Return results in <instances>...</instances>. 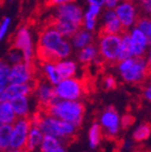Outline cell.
Returning a JSON list of instances; mask_svg holds the SVG:
<instances>
[{
    "mask_svg": "<svg viewBox=\"0 0 151 152\" xmlns=\"http://www.w3.org/2000/svg\"><path fill=\"white\" fill-rule=\"evenodd\" d=\"M69 39L65 38L52 26L48 25L39 34L36 55L41 61H57L69 58L73 53Z\"/></svg>",
    "mask_w": 151,
    "mask_h": 152,
    "instance_id": "obj_1",
    "label": "cell"
},
{
    "mask_svg": "<svg viewBox=\"0 0 151 152\" xmlns=\"http://www.w3.org/2000/svg\"><path fill=\"white\" fill-rule=\"evenodd\" d=\"M83 9L76 2H69L55 7L52 25L62 36L69 39L78 29L82 27Z\"/></svg>",
    "mask_w": 151,
    "mask_h": 152,
    "instance_id": "obj_2",
    "label": "cell"
},
{
    "mask_svg": "<svg viewBox=\"0 0 151 152\" xmlns=\"http://www.w3.org/2000/svg\"><path fill=\"white\" fill-rule=\"evenodd\" d=\"M30 119L32 122L35 123L44 135L56 137L61 139L63 142L64 140H70L71 138L75 137L79 129L71 123L59 120L57 118L45 113L42 110L34 114L32 117H30Z\"/></svg>",
    "mask_w": 151,
    "mask_h": 152,
    "instance_id": "obj_3",
    "label": "cell"
},
{
    "mask_svg": "<svg viewBox=\"0 0 151 152\" xmlns=\"http://www.w3.org/2000/svg\"><path fill=\"white\" fill-rule=\"evenodd\" d=\"M42 111L79 127L83 122L85 108L81 100H64L55 98L48 107L42 109Z\"/></svg>",
    "mask_w": 151,
    "mask_h": 152,
    "instance_id": "obj_4",
    "label": "cell"
},
{
    "mask_svg": "<svg viewBox=\"0 0 151 152\" xmlns=\"http://www.w3.org/2000/svg\"><path fill=\"white\" fill-rule=\"evenodd\" d=\"M117 69L121 79L128 84L138 85L147 81L150 70V63L146 56L130 57L117 61Z\"/></svg>",
    "mask_w": 151,
    "mask_h": 152,
    "instance_id": "obj_5",
    "label": "cell"
},
{
    "mask_svg": "<svg viewBox=\"0 0 151 152\" xmlns=\"http://www.w3.org/2000/svg\"><path fill=\"white\" fill-rule=\"evenodd\" d=\"M121 43V35H98L97 50L102 63L116 65Z\"/></svg>",
    "mask_w": 151,
    "mask_h": 152,
    "instance_id": "obj_6",
    "label": "cell"
},
{
    "mask_svg": "<svg viewBox=\"0 0 151 152\" xmlns=\"http://www.w3.org/2000/svg\"><path fill=\"white\" fill-rule=\"evenodd\" d=\"M56 98L64 100H80L85 94V84L78 78L62 79L54 85Z\"/></svg>",
    "mask_w": 151,
    "mask_h": 152,
    "instance_id": "obj_7",
    "label": "cell"
},
{
    "mask_svg": "<svg viewBox=\"0 0 151 152\" xmlns=\"http://www.w3.org/2000/svg\"><path fill=\"white\" fill-rule=\"evenodd\" d=\"M12 45L14 49L21 51L23 55V61L28 63V64H34V59L36 56L35 47H34L32 32L28 27L22 26L18 28L13 38Z\"/></svg>",
    "mask_w": 151,
    "mask_h": 152,
    "instance_id": "obj_8",
    "label": "cell"
},
{
    "mask_svg": "<svg viewBox=\"0 0 151 152\" xmlns=\"http://www.w3.org/2000/svg\"><path fill=\"white\" fill-rule=\"evenodd\" d=\"M113 10L124 31H128L135 26L136 20L139 18L138 7L134 0H121Z\"/></svg>",
    "mask_w": 151,
    "mask_h": 152,
    "instance_id": "obj_9",
    "label": "cell"
},
{
    "mask_svg": "<svg viewBox=\"0 0 151 152\" xmlns=\"http://www.w3.org/2000/svg\"><path fill=\"white\" fill-rule=\"evenodd\" d=\"M98 124L106 137L116 138L121 132V117L114 107H107L99 115Z\"/></svg>",
    "mask_w": 151,
    "mask_h": 152,
    "instance_id": "obj_10",
    "label": "cell"
},
{
    "mask_svg": "<svg viewBox=\"0 0 151 152\" xmlns=\"http://www.w3.org/2000/svg\"><path fill=\"white\" fill-rule=\"evenodd\" d=\"M30 126H32L30 118H18L12 123L10 149H25V143Z\"/></svg>",
    "mask_w": 151,
    "mask_h": 152,
    "instance_id": "obj_11",
    "label": "cell"
},
{
    "mask_svg": "<svg viewBox=\"0 0 151 152\" xmlns=\"http://www.w3.org/2000/svg\"><path fill=\"white\" fill-rule=\"evenodd\" d=\"M9 83L12 84H27L35 83V69L34 64L21 61L10 67Z\"/></svg>",
    "mask_w": 151,
    "mask_h": 152,
    "instance_id": "obj_12",
    "label": "cell"
},
{
    "mask_svg": "<svg viewBox=\"0 0 151 152\" xmlns=\"http://www.w3.org/2000/svg\"><path fill=\"white\" fill-rule=\"evenodd\" d=\"M102 25L99 27L98 35H121L124 32L122 25L116 16L113 9H105L100 13Z\"/></svg>",
    "mask_w": 151,
    "mask_h": 152,
    "instance_id": "obj_13",
    "label": "cell"
},
{
    "mask_svg": "<svg viewBox=\"0 0 151 152\" xmlns=\"http://www.w3.org/2000/svg\"><path fill=\"white\" fill-rule=\"evenodd\" d=\"M128 34L130 37V42H131L132 54L134 57L146 56L148 48L150 45V38L144 35L136 27H132L131 29L128 30Z\"/></svg>",
    "mask_w": 151,
    "mask_h": 152,
    "instance_id": "obj_14",
    "label": "cell"
},
{
    "mask_svg": "<svg viewBox=\"0 0 151 152\" xmlns=\"http://www.w3.org/2000/svg\"><path fill=\"white\" fill-rule=\"evenodd\" d=\"M32 94L35 95L36 99L40 106V110L48 107L56 98L55 93H54V86L45 80L35 83Z\"/></svg>",
    "mask_w": 151,
    "mask_h": 152,
    "instance_id": "obj_15",
    "label": "cell"
},
{
    "mask_svg": "<svg viewBox=\"0 0 151 152\" xmlns=\"http://www.w3.org/2000/svg\"><path fill=\"white\" fill-rule=\"evenodd\" d=\"M36 83V82H35ZM35 83H27V84H12L9 83L7 88L1 92V100L10 102L13 98L20 96H30L34 92Z\"/></svg>",
    "mask_w": 151,
    "mask_h": 152,
    "instance_id": "obj_16",
    "label": "cell"
},
{
    "mask_svg": "<svg viewBox=\"0 0 151 152\" xmlns=\"http://www.w3.org/2000/svg\"><path fill=\"white\" fill-rule=\"evenodd\" d=\"M103 11V7L89 4L85 11H83V18H82V28L94 32L98 25V18Z\"/></svg>",
    "mask_w": 151,
    "mask_h": 152,
    "instance_id": "obj_17",
    "label": "cell"
},
{
    "mask_svg": "<svg viewBox=\"0 0 151 152\" xmlns=\"http://www.w3.org/2000/svg\"><path fill=\"white\" fill-rule=\"evenodd\" d=\"M94 32L89 31V30L84 29V28H80L73 34L69 38V42L71 44L73 49L76 50H81L83 48L90 45L94 42Z\"/></svg>",
    "mask_w": 151,
    "mask_h": 152,
    "instance_id": "obj_18",
    "label": "cell"
},
{
    "mask_svg": "<svg viewBox=\"0 0 151 152\" xmlns=\"http://www.w3.org/2000/svg\"><path fill=\"white\" fill-rule=\"evenodd\" d=\"M44 134L42 133L39 127L35 123L32 122V126L29 129L28 136H27L26 143H25V150L29 152H37L39 151V147L41 145V141L43 139Z\"/></svg>",
    "mask_w": 151,
    "mask_h": 152,
    "instance_id": "obj_19",
    "label": "cell"
},
{
    "mask_svg": "<svg viewBox=\"0 0 151 152\" xmlns=\"http://www.w3.org/2000/svg\"><path fill=\"white\" fill-rule=\"evenodd\" d=\"M13 111H14L16 118H30V99L29 96H20L10 100Z\"/></svg>",
    "mask_w": 151,
    "mask_h": 152,
    "instance_id": "obj_20",
    "label": "cell"
},
{
    "mask_svg": "<svg viewBox=\"0 0 151 152\" xmlns=\"http://www.w3.org/2000/svg\"><path fill=\"white\" fill-rule=\"evenodd\" d=\"M56 68H57L58 75L61 79H68V78H75L78 72V64L77 61L69 58L61 59L55 61Z\"/></svg>",
    "mask_w": 151,
    "mask_h": 152,
    "instance_id": "obj_21",
    "label": "cell"
},
{
    "mask_svg": "<svg viewBox=\"0 0 151 152\" xmlns=\"http://www.w3.org/2000/svg\"><path fill=\"white\" fill-rule=\"evenodd\" d=\"M78 61L80 64L87 66V65L96 64L100 61L98 56V50L95 44L92 43L87 47L83 48L81 50H79L78 53Z\"/></svg>",
    "mask_w": 151,
    "mask_h": 152,
    "instance_id": "obj_22",
    "label": "cell"
},
{
    "mask_svg": "<svg viewBox=\"0 0 151 152\" xmlns=\"http://www.w3.org/2000/svg\"><path fill=\"white\" fill-rule=\"evenodd\" d=\"M41 70L45 81L49 82L53 86L62 80L54 61H41Z\"/></svg>",
    "mask_w": 151,
    "mask_h": 152,
    "instance_id": "obj_23",
    "label": "cell"
},
{
    "mask_svg": "<svg viewBox=\"0 0 151 152\" xmlns=\"http://www.w3.org/2000/svg\"><path fill=\"white\" fill-rule=\"evenodd\" d=\"M104 137L102 127L98 124V122H94L89 129L87 133V139H89V146L91 149H96L100 145Z\"/></svg>",
    "mask_w": 151,
    "mask_h": 152,
    "instance_id": "obj_24",
    "label": "cell"
},
{
    "mask_svg": "<svg viewBox=\"0 0 151 152\" xmlns=\"http://www.w3.org/2000/svg\"><path fill=\"white\" fill-rule=\"evenodd\" d=\"M0 117H1L2 124H12L18 119L10 102H7V100L0 102Z\"/></svg>",
    "mask_w": 151,
    "mask_h": 152,
    "instance_id": "obj_25",
    "label": "cell"
},
{
    "mask_svg": "<svg viewBox=\"0 0 151 152\" xmlns=\"http://www.w3.org/2000/svg\"><path fill=\"white\" fill-rule=\"evenodd\" d=\"M130 57H133L131 42H130V37H128V31H124L121 34V43H120V51H119V56H118V61L130 58Z\"/></svg>",
    "mask_w": 151,
    "mask_h": 152,
    "instance_id": "obj_26",
    "label": "cell"
},
{
    "mask_svg": "<svg viewBox=\"0 0 151 152\" xmlns=\"http://www.w3.org/2000/svg\"><path fill=\"white\" fill-rule=\"evenodd\" d=\"M61 146H63V141L61 139L53 137V136H50V135H44L40 147H39V152L52 151V150L56 149V148Z\"/></svg>",
    "mask_w": 151,
    "mask_h": 152,
    "instance_id": "obj_27",
    "label": "cell"
},
{
    "mask_svg": "<svg viewBox=\"0 0 151 152\" xmlns=\"http://www.w3.org/2000/svg\"><path fill=\"white\" fill-rule=\"evenodd\" d=\"M151 134V127L149 123H141L137 126L133 133V139L136 142H142L148 140Z\"/></svg>",
    "mask_w": 151,
    "mask_h": 152,
    "instance_id": "obj_28",
    "label": "cell"
},
{
    "mask_svg": "<svg viewBox=\"0 0 151 152\" xmlns=\"http://www.w3.org/2000/svg\"><path fill=\"white\" fill-rule=\"evenodd\" d=\"M12 124H2L0 125V146L3 149V152L10 149L11 141Z\"/></svg>",
    "mask_w": 151,
    "mask_h": 152,
    "instance_id": "obj_29",
    "label": "cell"
},
{
    "mask_svg": "<svg viewBox=\"0 0 151 152\" xmlns=\"http://www.w3.org/2000/svg\"><path fill=\"white\" fill-rule=\"evenodd\" d=\"M10 67L11 66L7 63V61L0 59V93L9 84Z\"/></svg>",
    "mask_w": 151,
    "mask_h": 152,
    "instance_id": "obj_30",
    "label": "cell"
},
{
    "mask_svg": "<svg viewBox=\"0 0 151 152\" xmlns=\"http://www.w3.org/2000/svg\"><path fill=\"white\" fill-rule=\"evenodd\" d=\"M134 27H136L137 29L140 30V31H141L144 35L147 36L148 38H151V20L147 15L139 16L138 20H136Z\"/></svg>",
    "mask_w": 151,
    "mask_h": 152,
    "instance_id": "obj_31",
    "label": "cell"
},
{
    "mask_svg": "<svg viewBox=\"0 0 151 152\" xmlns=\"http://www.w3.org/2000/svg\"><path fill=\"white\" fill-rule=\"evenodd\" d=\"M21 61H23V55H22L21 51H18V49L12 48L11 50H10V52L8 53V61H7V63L10 66H12V65L18 64Z\"/></svg>",
    "mask_w": 151,
    "mask_h": 152,
    "instance_id": "obj_32",
    "label": "cell"
},
{
    "mask_svg": "<svg viewBox=\"0 0 151 152\" xmlns=\"http://www.w3.org/2000/svg\"><path fill=\"white\" fill-rule=\"evenodd\" d=\"M118 86V81H117L116 77L111 76V75H107L104 77L103 79V88L107 91H112L116 90Z\"/></svg>",
    "mask_w": 151,
    "mask_h": 152,
    "instance_id": "obj_33",
    "label": "cell"
},
{
    "mask_svg": "<svg viewBox=\"0 0 151 152\" xmlns=\"http://www.w3.org/2000/svg\"><path fill=\"white\" fill-rule=\"evenodd\" d=\"M10 25H11V18H3L2 20L0 22V41H2L7 36Z\"/></svg>",
    "mask_w": 151,
    "mask_h": 152,
    "instance_id": "obj_34",
    "label": "cell"
},
{
    "mask_svg": "<svg viewBox=\"0 0 151 152\" xmlns=\"http://www.w3.org/2000/svg\"><path fill=\"white\" fill-rule=\"evenodd\" d=\"M136 1L139 3L140 10L142 11L144 15L148 16L151 11V0H136Z\"/></svg>",
    "mask_w": 151,
    "mask_h": 152,
    "instance_id": "obj_35",
    "label": "cell"
},
{
    "mask_svg": "<svg viewBox=\"0 0 151 152\" xmlns=\"http://www.w3.org/2000/svg\"><path fill=\"white\" fill-rule=\"evenodd\" d=\"M134 123V118L132 117L131 114H125L121 118V127L124 129H128L130 126Z\"/></svg>",
    "mask_w": 151,
    "mask_h": 152,
    "instance_id": "obj_36",
    "label": "cell"
},
{
    "mask_svg": "<svg viewBox=\"0 0 151 152\" xmlns=\"http://www.w3.org/2000/svg\"><path fill=\"white\" fill-rule=\"evenodd\" d=\"M76 0H48V4L52 7H57L61 4H65V3L69 2H75Z\"/></svg>",
    "mask_w": 151,
    "mask_h": 152,
    "instance_id": "obj_37",
    "label": "cell"
},
{
    "mask_svg": "<svg viewBox=\"0 0 151 152\" xmlns=\"http://www.w3.org/2000/svg\"><path fill=\"white\" fill-rule=\"evenodd\" d=\"M121 0H104L105 9H114Z\"/></svg>",
    "mask_w": 151,
    "mask_h": 152,
    "instance_id": "obj_38",
    "label": "cell"
},
{
    "mask_svg": "<svg viewBox=\"0 0 151 152\" xmlns=\"http://www.w3.org/2000/svg\"><path fill=\"white\" fill-rule=\"evenodd\" d=\"M142 96L147 102H150L151 100V86L150 84L146 85L144 88V91H142Z\"/></svg>",
    "mask_w": 151,
    "mask_h": 152,
    "instance_id": "obj_39",
    "label": "cell"
},
{
    "mask_svg": "<svg viewBox=\"0 0 151 152\" xmlns=\"http://www.w3.org/2000/svg\"><path fill=\"white\" fill-rule=\"evenodd\" d=\"M85 2L89 4H94V6L104 7V0H85Z\"/></svg>",
    "mask_w": 151,
    "mask_h": 152,
    "instance_id": "obj_40",
    "label": "cell"
},
{
    "mask_svg": "<svg viewBox=\"0 0 151 152\" xmlns=\"http://www.w3.org/2000/svg\"><path fill=\"white\" fill-rule=\"evenodd\" d=\"M49 152H67V151L64 148V146H61V147H58V148H56V149L52 150V151H49Z\"/></svg>",
    "mask_w": 151,
    "mask_h": 152,
    "instance_id": "obj_41",
    "label": "cell"
},
{
    "mask_svg": "<svg viewBox=\"0 0 151 152\" xmlns=\"http://www.w3.org/2000/svg\"><path fill=\"white\" fill-rule=\"evenodd\" d=\"M6 152H28V151L25 149H10Z\"/></svg>",
    "mask_w": 151,
    "mask_h": 152,
    "instance_id": "obj_42",
    "label": "cell"
},
{
    "mask_svg": "<svg viewBox=\"0 0 151 152\" xmlns=\"http://www.w3.org/2000/svg\"><path fill=\"white\" fill-rule=\"evenodd\" d=\"M0 125H2V121H1V117H0Z\"/></svg>",
    "mask_w": 151,
    "mask_h": 152,
    "instance_id": "obj_43",
    "label": "cell"
},
{
    "mask_svg": "<svg viewBox=\"0 0 151 152\" xmlns=\"http://www.w3.org/2000/svg\"><path fill=\"white\" fill-rule=\"evenodd\" d=\"M0 152H3V149L1 148V146H0Z\"/></svg>",
    "mask_w": 151,
    "mask_h": 152,
    "instance_id": "obj_44",
    "label": "cell"
},
{
    "mask_svg": "<svg viewBox=\"0 0 151 152\" xmlns=\"http://www.w3.org/2000/svg\"><path fill=\"white\" fill-rule=\"evenodd\" d=\"M0 102H1V93H0Z\"/></svg>",
    "mask_w": 151,
    "mask_h": 152,
    "instance_id": "obj_45",
    "label": "cell"
},
{
    "mask_svg": "<svg viewBox=\"0 0 151 152\" xmlns=\"http://www.w3.org/2000/svg\"><path fill=\"white\" fill-rule=\"evenodd\" d=\"M10 1H13V0H10Z\"/></svg>",
    "mask_w": 151,
    "mask_h": 152,
    "instance_id": "obj_46",
    "label": "cell"
},
{
    "mask_svg": "<svg viewBox=\"0 0 151 152\" xmlns=\"http://www.w3.org/2000/svg\"><path fill=\"white\" fill-rule=\"evenodd\" d=\"M28 152H29V151H28Z\"/></svg>",
    "mask_w": 151,
    "mask_h": 152,
    "instance_id": "obj_47",
    "label": "cell"
}]
</instances>
